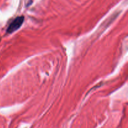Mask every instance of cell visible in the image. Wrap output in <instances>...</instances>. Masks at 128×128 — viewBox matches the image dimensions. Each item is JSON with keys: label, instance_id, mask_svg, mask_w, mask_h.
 <instances>
[{"label": "cell", "instance_id": "cell-1", "mask_svg": "<svg viewBox=\"0 0 128 128\" xmlns=\"http://www.w3.org/2000/svg\"><path fill=\"white\" fill-rule=\"evenodd\" d=\"M24 22V16H19L16 17L12 22L10 23L8 26L7 32L8 33H12L13 32L16 31L19 28L22 26Z\"/></svg>", "mask_w": 128, "mask_h": 128}]
</instances>
